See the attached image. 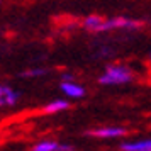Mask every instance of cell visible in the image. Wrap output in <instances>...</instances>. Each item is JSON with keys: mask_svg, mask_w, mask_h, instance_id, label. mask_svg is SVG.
<instances>
[{"mask_svg": "<svg viewBox=\"0 0 151 151\" xmlns=\"http://www.w3.org/2000/svg\"><path fill=\"white\" fill-rule=\"evenodd\" d=\"M102 22H104L102 17H99V15H90V17H87V19L83 21V26H85L87 29H90V31H93V32H95L97 27H99Z\"/></svg>", "mask_w": 151, "mask_h": 151, "instance_id": "7", "label": "cell"}, {"mask_svg": "<svg viewBox=\"0 0 151 151\" xmlns=\"http://www.w3.org/2000/svg\"><path fill=\"white\" fill-rule=\"evenodd\" d=\"M60 150V144L55 143V141H42V143H37L34 146V151H58Z\"/></svg>", "mask_w": 151, "mask_h": 151, "instance_id": "8", "label": "cell"}, {"mask_svg": "<svg viewBox=\"0 0 151 151\" xmlns=\"http://www.w3.org/2000/svg\"><path fill=\"white\" fill-rule=\"evenodd\" d=\"M136 26H141V22H134L131 19H126V17H114L110 21L102 22L97 27L95 32H102V31H109V29H116V27H136Z\"/></svg>", "mask_w": 151, "mask_h": 151, "instance_id": "2", "label": "cell"}, {"mask_svg": "<svg viewBox=\"0 0 151 151\" xmlns=\"http://www.w3.org/2000/svg\"><path fill=\"white\" fill-rule=\"evenodd\" d=\"M132 73L127 66L122 65H110L105 70V75L100 76V83L102 85H121V83L131 82Z\"/></svg>", "mask_w": 151, "mask_h": 151, "instance_id": "1", "label": "cell"}, {"mask_svg": "<svg viewBox=\"0 0 151 151\" xmlns=\"http://www.w3.org/2000/svg\"><path fill=\"white\" fill-rule=\"evenodd\" d=\"M121 150H124V151H150L151 141L150 139H143V141H137V143H124V144H121Z\"/></svg>", "mask_w": 151, "mask_h": 151, "instance_id": "5", "label": "cell"}, {"mask_svg": "<svg viewBox=\"0 0 151 151\" xmlns=\"http://www.w3.org/2000/svg\"><path fill=\"white\" fill-rule=\"evenodd\" d=\"M48 71L42 68H37V70H29V71H24L22 76H41V75H46Z\"/></svg>", "mask_w": 151, "mask_h": 151, "instance_id": "10", "label": "cell"}, {"mask_svg": "<svg viewBox=\"0 0 151 151\" xmlns=\"http://www.w3.org/2000/svg\"><path fill=\"white\" fill-rule=\"evenodd\" d=\"M126 131L121 129V127H102V129H95V131H90L88 134L92 136H97V137H116V136H121L124 134Z\"/></svg>", "mask_w": 151, "mask_h": 151, "instance_id": "4", "label": "cell"}, {"mask_svg": "<svg viewBox=\"0 0 151 151\" xmlns=\"http://www.w3.org/2000/svg\"><path fill=\"white\" fill-rule=\"evenodd\" d=\"M2 100H4V105H15L17 100H19V93L14 92V90H10L9 93L2 95Z\"/></svg>", "mask_w": 151, "mask_h": 151, "instance_id": "9", "label": "cell"}, {"mask_svg": "<svg viewBox=\"0 0 151 151\" xmlns=\"http://www.w3.org/2000/svg\"><path fill=\"white\" fill-rule=\"evenodd\" d=\"M68 105L70 104L66 102V100H55V102H51L49 105L44 107V112H46V114H55V112H60V110L68 109Z\"/></svg>", "mask_w": 151, "mask_h": 151, "instance_id": "6", "label": "cell"}, {"mask_svg": "<svg viewBox=\"0 0 151 151\" xmlns=\"http://www.w3.org/2000/svg\"><path fill=\"white\" fill-rule=\"evenodd\" d=\"M61 90L65 92V95L73 97V99H80V97L85 95V88L80 87V85H76V83H73V82H63Z\"/></svg>", "mask_w": 151, "mask_h": 151, "instance_id": "3", "label": "cell"}, {"mask_svg": "<svg viewBox=\"0 0 151 151\" xmlns=\"http://www.w3.org/2000/svg\"><path fill=\"white\" fill-rule=\"evenodd\" d=\"M71 80H73L71 75H63V82H71Z\"/></svg>", "mask_w": 151, "mask_h": 151, "instance_id": "11", "label": "cell"}]
</instances>
